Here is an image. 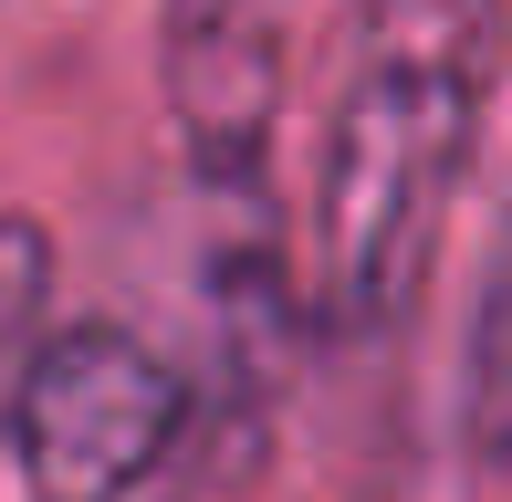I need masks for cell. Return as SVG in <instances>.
Returning <instances> with one entry per match:
<instances>
[{
  "mask_svg": "<svg viewBox=\"0 0 512 502\" xmlns=\"http://www.w3.org/2000/svg\"><path fill=\"white\" fill-rule=\"evenodd\" d=\"M42 231L32 220H0V377L32 367V325H42Z\"/></svg>",
  "mask_w": 512,
  "mask_h": 502,
  "instance_id": "5b68a950",
  "label": "cell"
},
{
  "mask_svg": "<svg viewBox=\"0 0 512 502\" xmlns=\"http://www.w3.org/2000/svg\"><path fill=\"white\" fill-rule=\"evenodd\" d=\"M168 105L199 157H251L283 105V0H168Z\"/></svg>",
  "mask_w": 512,
  "mask_h": 502,
  "instance_id": "3957f363",
  "label": "cell"
},
{
  "mask_svg": "<svg viewBox=\"0 0 512 502\" xmlns=\"http://www.w3.org/2000/svg\"><path fill=\"white\" fill-rule=\"evenodd\" d=\"M492 63H502V0H356L314 231L324 304L356 335H387L408 314L450 189L471 168Z\"/></svg>",
  "mask_w": 512,
  "mask_h": 502,
  "instance_id": "6da1fadb",
  "label": "cell"
},
{
  "mask_svg": "<svg viewBox=\"0 0 512 502\" xmlns=\"http://www.w3.org/2000/svg\"><path fill=\"white\" fill-rule=\"evenodd\" d=\"M471 440L481 461L512 471V231L492 251V283H481V325H471Z\"/></svg>",
  "mask_w": 512,
  "mask_h": 502,
  "instance_id": "277c9868",
  "label": "cell"
},
{
  "mask_svg": "<svg viewBox=\"0 0 512 502\" xmlns=\"http://www.w3.org/2000/svg\"><path fill=\"white\" fill-rule=\"evenodd\" d=\"M178 440V377L126 325H63L11 387V450L42 502H126Z\"/></svg>",
  "mask_w": 512,
  "mask_h": 502,
  "instance_id": "7a4b0ae2",
  "label": "cell"
}]
</instances>
